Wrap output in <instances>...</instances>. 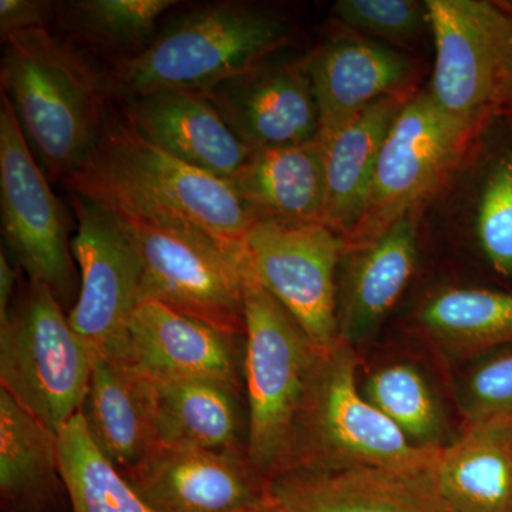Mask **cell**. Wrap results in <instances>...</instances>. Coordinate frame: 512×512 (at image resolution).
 Segmentation results:
<instances>
[{
	"label": "cell",
	"instance_id": "obj_1",
	"mask_svg": "<svg viewBox=\"0 0 512 512\" xmlns=\"http://www.w3.org/2000/svg\"><path fill=\"white\" fill-rule=\"evenodd\" d=\"M127 224L197 232L244 248L255 217L228 181L177 160L110 114L86 163L63 181Z\"/></svg>",
	"mask_w": 512,
	"mask_h": 512
},
{
	"label": "cell",
	"instance_id": "obj_2",
	"mask_svg": "<svg viewBox=\"0 0 512 512\" xmlns=\"http://www.w3.org/2000/svg\"><path fill=\"white\" fill-rule=\"evenodd\" d=\"M2 39V94L47 177L64 181L100 143L111 114L109 76L46 26Z\"/></svg>",
	"mask_w": 512,
	"mask_h": 512
},
{
	"label": "cell",
	"instance_id": "obj_3",
	"mask_svg": "<svg viewBox=\"0 0 512 512\" xmlns=\"http://www.w3.org/2000/svg\"><path fill=\"white\" fill-rule=\"evenodd\" d=\"M292 29L271 13L238 3H211L167 20L150 45L120 60L113 94L133 99L160 92L210 93L251 72L288 45Z\"/></svg>",
	"mask_w": 512,
	"mask_h": 512
},
{
	"label": "cell",
	"instance_id": "obj_4",
	"mask_svg": "<svg viewBox=\"0 0 512 512\" xmlns=\"http://www.w3.org/2000/svg\"><path fill=\"white\" fill-rule=\"evenodd\" d=\"M244 318L247 460L269 483L292 470L316 346L248 262Z\"/></svg>",
	"mask_w": 512,
	"mask_h": 512
},
{
	"label": "cell",
	"instance_id": "obj_5",
	"mask_svg": "<svg viewBox=\"0 0 512 512\" xmlns=\"http://www.w3.org/2000/svg\"><path fill=\"white\" fill-rule=\"evenodd\" d=\"M356 372L355 350L345 340L315 349L291 471L355 464L436 466L443 447L414 444L360 392Z\"/></svg>",
	"mask_w": 512,
	"mask_h": 512
},
{
	"label": "cell",
	"instance_id": "obj_6",
	"mask_svg": "<svg viewBox=\"0 0 512 512\" xmlns=\"http://www.w3.org/2000/svg\"><path fill=\"white\" fill-rule=\"evenodd\" d=\"M93 360L53 292L29 279L0 322L2 389L59 434L82 409Z\"/></svg>",
	"mask_w": 512,
	"mask_h": 512
},
{
	"label": "cell",
	"instance_id": "obj_7",
	"mask_svg": "<svg viewBox=\"0 0 512 512\" xmlns=\"http://www.w3.org/2000/svg\"><path fill=\"white\" fill-rule=\"evenodd\" d=\"M476 134L441 110L430 93L407 101L384 141L365 204L342 237L345 255L413 214L453 173Z\"/></svg>",
	"mask_w": 512,
	"mask_h": 512
},
{
	"label": "cell",
	"instance_id": "obj_8",
	"mask_svg": "<svg viewBox=\"0 0 512 512\" xmlns=\"http://www.w3.org/2000/svg\"><path fill=\"white\" fill-rule=\"evenodd\" d=\"M436 46L430 96L454 120L480 131L512 83V18L484 0H427Z\"/></svg>",
	"mask_w": 512,
	"mask_h": 512
},
{
	"label": "cell",
	"instance_id": "obj_9",
	"mask_svg": "<svg viewBox=\"0 0 512 512\" xmlns=\"http://www.w3.org/2000/svg\"><path fill=\"white\" fill-rule=\"evenodd\" d=\"M77 218L72 241L80 272L70 326L93 355L128 357V326L143 302V261L130 228L113 212L72 194Z\"/></svg>",
	"mask_w": 512,
	"mask_h": 512
},
{
	"label": "cell",
	"instance_id": "obj_10",
	"mask_svg": "<svg viewBox=\"0 0 512 512\" xmlns=\"http://www.w3.org/2000/svg\"><path fill=\"white\" fill-rule=\"evenodd\" d=\"M127 225L143 261V302L153 299L244 336V248L224 247L197 232Z\"/></svg>",
	"mask_w": 512,
	"mask_h": 512
},
{
	"label": "cell",
	"instance_id": "obj_11",
	"mask_svg": "<svg viewBox=\"0 0 512 512\" xmlns=\"http://www.w3.org/2000/svg\"><path fill=\"white\" fill-rule=\"evenodd\" d=\"M249 269L318 349L340 340L336 269L342 235L322 222L256 220L244 241Z\"/></svg>",
	"mask_w": 512,
	"mask_h": 512
},
{
	"label": "cell",
	"instance_id": "obj_12",
	"mask_svg": "<svg viewBox=\"0 0 512 512\" xmlns=\"http://www.w3.org/2000/svg\"><path fill=\"white\" fill-rule=\"evenodd\" d=\"M0 208L3 238L30 281L57 301L74 285L70 220L23 136L8 99L0 104Z\"/></svg>",
	"mask_w": 512,
	"mask_h": 512
},
{
	"label": "cell",
	"instance_id": "obj_13",
	"mask_svg": "<svg viewBox=\"0 0 512 512\" xmlns=\"http://www.w3.org/2000/svg\"><path fill=\"white\" fill-rule=\"evenodd\" d=\"M124 478L157 512L268 511V481L239 454L157 444Z\"/></svg>",
	"mask_w": 512,
	"mask_h": 512
},
{
	"label": "cell",
	"instance_id": "obj_14",
	"mask_svg": "<svg viewBox=\"0 0 512 512\" xmlns=\"http://www.w3.org/2000/svg\"><path fill=\"white\" fill-rule=\"evenodd\" d=\"M433 468L289 471L269 481L268 512H447Z\"/></svg>",
	"mask_w": 512,
	"mask_h": 512
},
{
	"label": "cell",
	"instance_id": "obj_15",
	"mask_svg": "<svg viewBox=\"0 0 512 512\" xmlns=\"http://www.w3.org/2000/svg\"><path fill=\"white\" fill-rule=\"evenodd\" d=\"M205 94L252 151L302 146L319 137L305 63H264Z\"/></svg>",
	"mask_w": 512,
	"mask_h": 512
},
{
	"label": "cell",
	"instance_id": "obj_16",
	"mask_svg": "<svg viewBox=\"0 0 512 512\" xmlns=\"http://www.w3.org/2000/svg\"><path fill=\"white\" fill-rule=\"evenodd\" d=\"M242 336L148 299L128 326V357L153 382L211 379L241 386Z\"/></svg>",
	"mask_w": 512,
	"mask_h": 512
},
{
	"label": "cell",
	"instance_id": "obj_17",
	"mask_svg": "<svg viewBox=\"0 0 512 512\" xmlns=\"http://www.w3.org/2000/svg\"><path fill=\"white\" fill-rule=\"evenodd\" d=\"M124 117L165 153L228 183L254 154L204 93L143 94L126 100Z\"/></svg>",
	"mask_w": 512,
	"mask_h": 512
},
{
	"label": "cell",
	"instance_id": "obj_18",
	"mask_svg": "<svg viewBox=\"0 0 512 512\" xmlns=\"http://www.w3.org/2000/svg\"><path fill=\"white\" fill-rule=\"evenodd\" d=\"M318 104L319 140L348 126L367 107L409 90L413 64L402 53L366 39H338L305 63Z\"/></svg>",
	"mask_w": 512,
	"mask_h": 512
},
{
	"label": "cell",
	"instance_id": "obj_19",
	"mask_svg": "<svg viewBox=\"0 0 512 512\" xmlns=\"http://www.w3.org/2000/svg\"><path fill=\"white\" fill-rule=\"evenodd\" d=\"M80 414L94 444L123 476L157 446L153 386L130 360H93Z\"/></svg>",
	"mask_w": 512,
	"mask_h": 512
},
{
	"label": "cell",
	"instance_id": "obj_20",
	"mask_svg": "<svg viewBox=\"0 0 512 512\" xmlns=\"http://www.w3.org/2000/svg\"><path fill=\"white\" fill-rule=\"evenodd\" d=\"M151 386L158 446L247 457L241 386L211 379L151 380Z\"/></svg>",
	"mask_w": 512,
	"mask_h": 512
},
{
	"label": "cell",
	"instance_id": "obj_21",
	"mask_svg": "<svg viewBox=\"0 0 512 512\" xmlns=\"http://www.w3.org/2000/svg\"><path fill=\"white\" fill-rule=\"evenodd\" d=\"M417 251L413 212L372 244L349 254L355 258L339 306L340 339L353 346L375 335L409 285Z\"/></svg>",
	"mask_w": 512,
	"mask_h": 512
},
{
	"label": "cell",
	"instance_id": "obj_22",
	"mask_svg": "<svg viewBox=\"0 0 512 512\" xmlns=\"http://www.w3.org/2000/svg\"><path fill=\"white\" fill-rule=\"evenodd\" d=\"M255 220L322 222L325 160L318 138L302 146L254 151L229 183Z\"/></svg>",
	"mask_w": 512,
	"mask_h": 512
},
{
	"label": "cell",
	"instance_id": "obj_23",
	"mask_svg": "<svg viewBox=\"0 0 512 512\" xmlns=\"http://www.w3.org/2000/svg\"><path fill=\"white\" fill-rule=\"evenodd\" d=\"M412 92L375 101L329 140L320 141L325 160V207L322 224L345 235L355 224L375 175L387 134Z\"/></svg>",
	"mask_w": 512,
	"mask_h": 512
},
{
	"label": "cell",
	"instance_id": "obj_24",
	"mask_svg": "<svg viewBox=\"0 0 512 512\" xmlns=\"http://www.w3.org/2000/svg\"><path fill=\"white\" fill-rule=\"evenodd\" d=\"M59 434L0 390V494L8 512H45L63 484Z\"/></svg>",
	"mask_w": 512,
	"mask_h": 512
},
{
	"label": "cell",
	"instance_id": "obj_25",
	"mask_svg": "<svg viewBox=\"0 0 512 512\" xmlns=\"http://www.w3.org/2000/svg\"><path fill=\"white\" fill-rule=\"evenodd\" d=\"M434 480L447 512H512V441L474 429L441 448Z\"/></svg>",
	"mask_w": 512,
	"mask_h": 512
},
{
	"label": "cell",
	"instance_id": "obj_26",
	"mask_svg": "<svg viewBox=\"0 0 512 512\" xmlns=\"http://www.w3.org/2000/svg\"><path fill=\"white\" fill-rule=\"evenodd\" d=\"M417 322L447 355L478 356L512 345V292L446 289L423 303Z\"/></svg>",
	"mask_w": 512,
	"mask_h": 512
},
{
	"label": "cell",
	"instance_id": "obj_27",
	"mask_svg": "<svg viewBox=\"0 0 512 512\" xmlns=\"http://www.w3.org/2000/svg\"><path fill=\"white\" fill-rule=\"evenodd\" d=\"M59 464L72 512H157L94 444L82 414L60 431Z\"/></svg>",
	"mask_w": 512,
	"mask_h": 512
},
{
	"label": "cell",
	"instance_id": "obj_28",
	"mask_svg": "<svg viewBox=\"0 0 512 512\" xmlns=\"http://www.w3.org/2000/svg\"><path fill=\"white\" fill-rule=\"evenodd\" d=\"M175 5V0H82L64 5V18L87 42L124 53V60L150 45L161 16Z\"/></svg>",
	"mask_w": 512,
	"mask_h": 512
},
{
	"label": "cell",
	"instance_id": "obj_29",
	"mask_svg": "<svg viewBox=\"0 0 512 512\" xmlns=\"http://www.w3.org/2000/svg\"><path fill=\"white\" fill-rule=\"evenodd\" d=\"M363 393L417 446H446L439 400L416 367L406 363L383 367L366 380Z\"/></svg>",
	"mask_w": 512,
	"mask_h": 512
},
{
	"label": "cell",
	"instance_id": "obj_30",
	"mask_svg": "<svg viewBox=\"0 0 512 512\" xmlns=\"http://www.w3.org/2000/svg\"><path fill=\"white\" fill-rule=\"evenodd\" d=\"M464 429L512 441V350L480 363L463 389Z\"/></svg>",
	"mask_w": 512,
	"mask_h": 512
},
{
	"label": "cell",
	"instance_id": "obj_31",
	"mask_svg": "<svg viewBox=\"0 0 512 512\" xmlns=\"http://www.w3.org/2000/svg\"><path fill=\"white\" fill-rule=\"evenodd\" d=\"M477 231L495 271L512 278V153L498 161L485 184L478 205Z\"/></svg>",
	"mask_w": 512,
	"mask_h": 512
},
{
	"label": "cell",
	"instance_id": "obj_32",
	"mask_svg": "<svg viewBox=\"0 0 512 512\" xmlns=\"http://www.w3.org/2000/svg\"><path fill=\"white\" fill-rule=\"evenodd\" d=\"M333 10L349 28L389 42L414 39L427 25L426 3L414 0H339Z\"/></svg>",
	"mask_w": 512,
	"mask_h": 512
},
{
	"label": "cell",
	"instance_id": "obj_33",
	"mask_svg": "<svg viewBox=\"0 0 512 512\" xmlns=\"http://www.w3.org/2000/svg\"><path fill=\"white\" fill-rule=\"evenodd\" d=\"M50 3L39 0H2L0 2V32L2 37L45 26L50 16Z\"/></svg>",
	"mask_w": 512,
	"mask_h": 512
},
{
	"label": "cell",
	"instance_id": "obj_34",
	"mask_svg": "<svg viewBox=\"0 0 512 512\" xmlns=\"http://www.w3.org/2000/svg\"><path fill=\"white\" fill-rule=\"evenodd\" d=\"M16 271L10 265L5 249L0 251V322L8 318L12 308L13 291H15Z\"/></svg>",
	"mask_w": 512,
	"mask_h": 512
},
{
	"label": "cell",
	"instance_id": "obj_35",
	"mask_svg": "<svg viewBox=\"0 0 512 512\" xmlns=\"http://www.w3.org/2000/svg\"><path fill=\"white\" fill-rule=\"evenodd\" d=\"M500 111L501 113L507 114V116L512 119V83L511 86L508 87V92L505 94L503 107H501Z\"/></svg>",
	"mask_w": 512,
	"mask_h": 512
}]
</instances>
